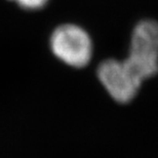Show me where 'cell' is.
<instances>
[{
    "instance_id": "obj_1",
    "label": "cell",
    "mask_w": 158,
    "mask_h": 158,
    "mask_svg": "<svg viewBox=\"0 0 158 158\" xmlns=\"http://www.w3.org/2000/svg\"><path fill=\"white\" fill-rule=\"evenodd\" d=\"M124 60L143 81L157 74L158 23L156 21L144 20L135 27L128 56Z\"/></svg>"
},
{
    "instance_id": "obj_2",
    "label": "cell",
    "mask_w": 158,
    "mask_h": 158,
    "mask_svg": "<svg viewBox=\"0 0 158 158\" xmlns=\"http://www.w3.org/2000/svg\"><path fill=\"white\" fill-rule=\"evenodd\" d=\"M50 47L56 58L74 68H83L90 62L94 45L90 36L77 25L58 27L50 37Z\"/></svg>"
},
{
    "instance_id": "obj_3",
    "label": "cell",
    "mask_w": 158,
    "mask_h": 158,
    "mask_svg": "<svg viewBox=\"0 0 158 158\" xmlns=\"http://www.w3.org/2000/svg\"><path fill=\"white\" fill-rule=\"evenodd\" d=\"M97 75L112 99L121 104L134 100L144 82L125 60H105L98 67Z\"/></svg>"
},
{
    "instance_id": "obj_4",
    "label": "cell",
    "mask_w": 158,
    "mask_h": 158,
    "mask_svg": "<svg viewBox=\"0 0 158 158\" xmlns=\"http://www.w3.org/2000/svg\"><path fill=\"white\" fill-rule=\"evenodd\" d=\"M9 1H14L17 3L18 5H20L21 7L25 9H39L43 7L49 0H9Z\"/></svg>"
}]
</instances>
